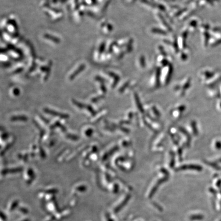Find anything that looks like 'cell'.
Here are the masks:
<instances>
[{
    "label": "cell",
    "mask_w": 221,
    "mask_h": 221,
    "mask_svg": "<svg viewBox=\"0 0 221 221\" xmlns=\"http://www.w3.org/2000/svg\"><path fill=\"white\" fill-rule=\"evenodd\" d=\"M45 110L46 111V112L48 113L53 114V115H54L56 116H58L60 117H64V118H66L67 117L66 114V115L65 114H61L60 113H59L56 112H54L53 111L49 110Z\"/></svg>",
    "instance_id": "1"
},
{
    "label": "cell",
    "mask_w": 221,
    "mask_h": 221,
    "mask_svg": "<svg viewBox=\"0 0 221 221\" xmlns=\"http://www.w3.org/2000/svg\"><path fill=\"white\" fill-rule=\"evenodd\" d=\"M130 197H127L125 199V201L121 204V205H120L118 207H117L116 210L118 211V210H119L120 209H121L122 206L123 207V206L125 205V204H126V202H128V200L130 199Z\"/></svg>",
    "instance_id": "2"
},
{
    "label": "cell",
    "mask_w": 221,
    "mask_h": 221,
    "mask_svg": "<svg viewBox=\"0 0 221 221\" xmlns=\"http://www.w3.org/2000/svg\"></svg>",
    "instance_id": "5"
},
{
    "label": "cell",
    "mask_w": 221,
    "mask_h": 221,
    "mask_svg": "<svg viewBox=\"0 0 221 221\" xmlns=\"http://www.w3.org/2000/svg\"><path fill=\"white\" fill-rule=\"evenodd\" d=\"M216 147L217 149H221V142L220 141H218L216 143Z\"/></svg>",
    "instance_id": "4"
},
{
    "label": "cell",
    "mask_w": 221,
    "mask_h": 221,
    "mask_svg": "<svg viewBox=\"0 0 221 221\" xmlns=\"http://www.w3.org/2000/svg\"><path fill=\"white\" fill-rule=\"evenodd\" d=\"M202 218V216L200 215H194L190 217V219L191 220H196V219H200Z\"/></svg>",
    "instance_id": "3"
}]
</instances>
